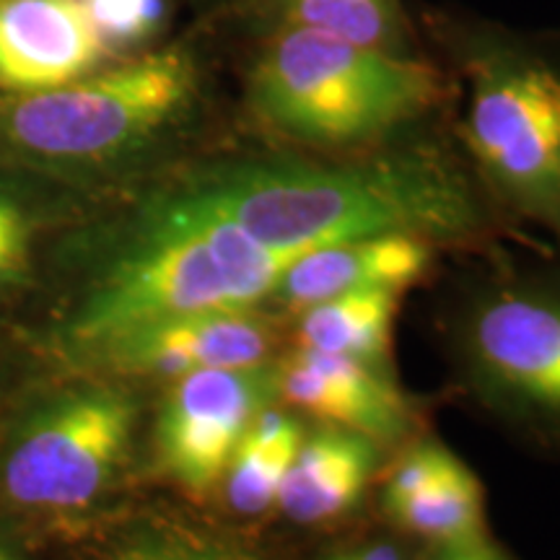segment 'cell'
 Listing matches in <instances>:
<instances>
[{
    "instance_id": "9c48e42d",
    "label": "cell",
    "mask_w": 560,
    "mask_h": 560,
    "mask_svg": "<svg viewBox=\"0 0 560 560\" xmlns=\"http://www.w3.org/2000/svg\"><path fill=\"white\" fill-rule=\"evenodd\" d=\"M270 330L255 310L200 312L136 327L70 361L79 374L102 380H166L206 369L265 363Z\"/></svg>"
},
{
    "instance_id": "7402d4cb",
    "label": "cell",
    "mask_w": 560,
    "mask_h": 560,
    "mask_svg": "<svg viewBox=\"0 0 560 560\" xmlns=\"http://www.w3.org/2000/svg\"><path fill=\"white\" fill-rule=\"evenodd\" d=\"M433 560H506L503 552H499L493 545L475 537V540H459V542H441V548Z\"/></svg>"
},
{
    "instance_id": "52a82bcc",
    "label": "cell",
    "mask_w": 560,
    "mask_h": 560,
    "mask_svg": "<svg viewBox=\"0 0 560 560\" xmlns=\"http://www.w3.org/2000/svg\"><path fill=\"white\" fill-rule=\"evenodd\" d=\"M470 353L503 408L560 450V272L495 293L475 314Z\"/></svg>"
},
{
    "instance_id": "5b68a950",
    "label": "cell",
    "mask_w": 560,
    "mask_h": 560,
    "mask_svg": "<svg viewBox=\"0 0 560 560\" xmlns=\"http://www.w3.org/2000/svg\"><path fill=\"white\" fill-rule=\"evenodd\" d=\"M467 143L490 187L560 240V37L457 24Z\"/></svg>"
},
{
    "instance_id": "8fae6325",
    "label": "cell",
    "mask_w": 560,
    "mask_h": 560,
    "mask_svg": "<svg viewBox=\"0 0 560 560\" xmlns=\"http://www.w3.org/2000/svg\"><path fill=\"white\" fill-rule=\"evenodd\" d=\"M280 369V397L310 416L369 436L397 439L408 429V410L400 392L380 369L301 348Z\"/></svg>"
},
{
    "instance_id": "8992f818",
    "label": "cell",
    "mask_w": 560,
    "mask_h": 560,
    "mask_svg": "<svg viewBox=\"0 0 560 560\" xmlns=\"http://www.w3.org/2000/svg\"><path fill=\"white\" fill-rule=\"evenodd\" d=\"M136 423V397L102 376L37 392L0 431V501L26 514L94 506L125 465Z\"/></svg>"
},
{
    "instance_id": "277c9868",
    "label": "cell",
    "mask_w": 560,
    "mask_h": 560,
    "mask_svg": "<svg viewBox=\"0 0 560 560\" xmlns=\"http://www.w3.org/2000/svg\"><path fill=\"white\" fill-rule=\"evenodd\" d=\"M439 96L429 62L310 30L265 34L247 75L249 107L268 128L322 145L380 138Z\"/></svg>"
},
{
    "instance_id": "7a4b0ae2",
    "label": "cell",
    "mask_w": 560,
    "mask_h": 560,
    "mask_svg": "<svg viewBox=\"0 0 560 560\" xmlns=\"http://www.w3.org/2000/svg\"><path fill=\"white\" fill-rule=\"evenodd\" d=\"M179 208L236 226L280 252L382 234L459 236L478 223L462 174L436 153L369 161H219L156 185Z\"/></svg>"
},
{
    "instance_id": "603a6c76",
    "label": "cell",
    "mask_w": 560,
    "mask_h": 560,
    "mask_svg": "<svg viewBox=\"0 0 560 560\" xmlns=\"http://www.w3.org/2000/svg\"><path fill=\"white\" fill-rule=\"evenodd\" d=\"M0 560H19L16 548H13L11 540L3 535V532H0Z\"/></svg>"
},
{
    "instance_id": "ffe728a7",
    "label": "cell",
    "mask_w": 560,
    "mask_h": 560,
    "mask_svg": "<svg viewBox=\"0 0 560 560\" xmlns=\"http://www.w3.org/2000/svg\"><path fill=\"white\" fill-rule=\"evenodd\" d=\"M94 560H257L247 550L177 529H151L112 545Z\"/></svg>"
},
{
    "instance_id": "44dd1931",
    "label": "cell",
    "mask_w": 560,
    "mask_h": 560,
    "mask_svg": "<svg viewBox=\"0 0 560 560\" xmlns=\"http://www.w3.org/2000/svg\"><path fill=\"white\" fill-rule=\"evenodd\" d=\"M454 454L439 444H420L412 450L408 457H405L397 470L392 472L387 482V495H384V503L387 506H395L410 495H416L418 490L431 486L433 480L439 478L441 472H446L454 465Z\"/></svg>"
},
{
    "instance_id": "e0dca14e",
    "label": "cell",
    "mask_w": 560,
    "mask_h": 560,
    "mask_svg": "<svg viewBox=\"0 0 560 560\" xmlns=\"http://www.w3.org/2000/svg\"><path fill=\"white\" fill-rule=\"evenodd\" d=\"M299 446L301 429L296 418L272 408L262 410L244 433L221 478L226 482L229 506L249 516L268 511L278 501Z\"/></svg>"
},
{
    "instance_id": "ac0fdd59",
    "label": "cell",
    "mask_w": 560,
    "mask_h": 560,
    "mask_svg": "<svg viewBox=\"0 0 560 560\" xmlns=\"http://www.w3.org/2000/svg\"><path fill=\"white\" fill-rule=\"evenodd\" d=\"M400 527L441 542H459L482 537V493L475 475L454 459L431 486L395 506H387Z\"/></svg>"
},
{
    "instance_id": "7c38bea8",
    "label": "cell",
    "mask_w": 560,
    "mask_h": 560,
    "mask_svg": "<svg viewBox=\"0 0 560 560\" xmlns=\"http://www.w3.org/2000/svg\"><path fill=\"white\" fill-rule=\"evenodd\" d=\"M429 244L420 236L382 234L366 240L327 244L296 257L276 296L289 306H306L350 291L389 289L397 291L423 276L429 268Z\"/></svg>"
},
{
    "instance_id": "6da1fadb",
    "label": "cell",
    "mask_w": 560,
    "mask_h": 560,
    "mask_svg": "<svg viewBox=\"0 0 560 560\" xmlns=\"http://www.w3.org/2000/svg\"><path fill=\"white\" fill-rule=\"evenodd\" d=\"M55 247L91 257V272L55 314L47 338L66 363L151 322L255 310L304 255L265 247L226 221L179 208L156 187L115 223L83 215Z\"/></svg>"
},
{
    "instance_id": "9a60e30c",
    "label": "cell",
    "mask_w": 560,
    "mask_h": 560,
    "mask_svg": "<svg viewBox=\"0 0 560 560\" xmlns=\"http://www.w3.org/2000/svg\"><path fill=\"white\" fill-rule=\"evenodd\" d=\"M244 5L265 34L310 30L389 52L408 55L410 47L402 0H247Z\"/></svg>"
},
{
    "instance_id": "30bf717a",
    "label": "cell",
    "mask_w": 560,
    "mask_h": 560,
    "mask_svg": "<svg viewBox=\"0 0 560 560\" xmlns=\"http://www.w3.org/2000/svg\"><path fill=\"white\" fill-rule=\"evenodd\" d=\"M109 62L81 0H0V94L62 86Z\"/></svg>"
},
{
    "instance_id": "4fadbf2b",
    "label": "cell",
    "mask_w": 560,
    "mask_h": 560,
    "mask_svg": "<svg viewBox=\"0 0 560 560\" xmlns=\"http://www.w3.org/2000/svg\"><path fill=\"white\" fill-rule=\"evenodd\" d=\"M94 200L58 182L0 166V301L30 289L47 244L89 215Z\"/></svg>"
},
{
    "instance_id": "3957f363",
    "label": "cell",
    "mask_w": 560,
    "mask_h": 560,
    "mask_svg": "<svg viewBox=\"0 0 560 560\" xmlns=\"http://www.w3.org/2000/svg\"><path fill=\"white\" fill-rule=\"evenodd\" d=\"M206 100L190 42H161L62 86L0 94V166L96 198L185 136Z\"/></svg>"
},
{
    "instance_id": "cb8c5ba5",
    "label": "cell",
    "mask_w": 560,
    "mask_h": 560,
    "mask_svg": "<svg viewBox=\"0 0 560 560\" xmlns=\"http://www.w3.org/2000/svg\"><path fill=\"white\" fill-rule=\"evenodd\" d=\"M192 3H198V5H213V3H221V0H192Z\"/></svg>"
},
{
    "instance_id": "d6986e66",
    "label": "cell",
    "mask_w": 560,
    "mask_h": 560,
    "mask_svg": "<svg viewBox=\"0 0 560 560\" xmlns=\"http://www.w3.org/2000/svg\"><path fill=\"white\" fill-rule=\"evenodd\" d=\"M81 5L115 60L161 45L174 11V0H81Z\"/></svg>"
},
{
    "instance_id": "2e32d148",
    "label": "cell",
    "mask_w": 560,
    "mask_h": 560,
    "mask_svg": "<svg viewBox=\"0 0 560 560\" xmlns=\"http://www.w3.org/2000/svg\"><path fill=\"white\" fill-rule=\"evenodd\" d=\"M395 306V291L389 289L350 291L317 301L301 317V346L380 369L387 361Z\"/></svg>"
},
{
    "instance_id": "ba28073f",
    "label": "cell",
    "mask_w": 560,
    "mask_h": 560,
    "mask_svg": "<svg viewBox=\"0 0 560 560\" xmlns=\"http://www.w3.org/2000/svg\"><path fill=\"white\" fill-rule=\"evenodd\" d=\"M276 397L280 369L268 361L206 369L174 380L153 429L161 472L192 493L215 486L244 433Z\"/></svg>"
},
{
    "instance_id": "5bb4252c",
    "label": "cell",
    "mask_w": 560,
    "mask_h": 560,
    "mask_svg": "<svg viewBox=\"0 0 560 560\" xmlns=\"http://www.w3.org/2000/svg\"><path fill=\"white\" fill-rule=\"evenodd\" d=\"M374 441L348 429L314 433L301 441L285 472L278 506L299 524H322L359 503L374 470Z\"/></svg>"
}]
</instances>
